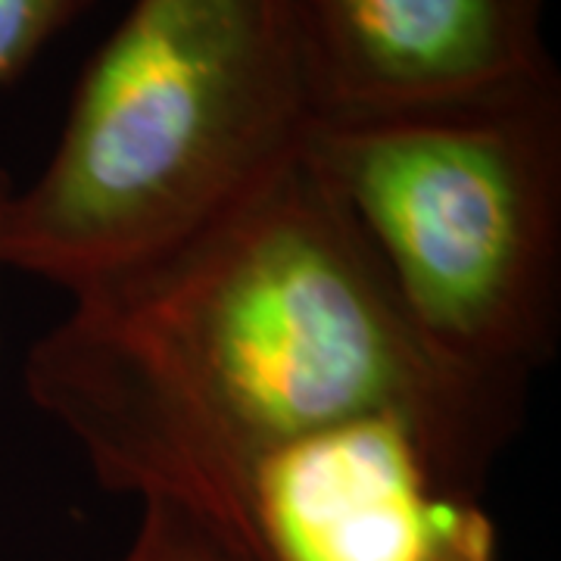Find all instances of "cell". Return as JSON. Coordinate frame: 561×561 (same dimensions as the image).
I'll return each instance as SVG.
<instances>
[{
  "instance_id": "5b68a950",
  "label": "cell",
  "mask_w": 561,
  "mask_h": 561,
  "mask_svg": "<svg viewBox=\"0 0 561 561\" xmlns=\"http://www.w3.org/2000/svg\"><path fill=\"white\" fill-rule=\"evenodd\" d=\"M549 0H290L319 119H362L561 79Z\"/></svg>"
},
{
  "instance_id": "ba28073f",
  "label": "cell",
  "mask_w": 561,
  "mask_h": 561,
  "mask_svg": "<svg viewBox=\"0 0 561 561\" xmlns=\"http://www.w3.org/2000/svg\"><path fill=\"white\" fill-rule=\"evenodd\" d=\"M13 179L0 169V225H3V209H7V201H10V194H13ZM0 272H3V260H0Z\"/></svg>"
},
{
  "instance_id": "8992f818",
  "label": "cell",
  "mask_w": 561,
  "mask_h": 561,
  "mask_svg": "<svg viewBox=\"0 0 561 561\" xmlns=\"http://www.w3.org/2000/svg\"><path fill=\"white\" fill-rule=\"evenodd\" d=\"M119 561H260L219 524L172 505L140 502V522Z\"/></svg>"
},
{
  "instance_id": "3957f363",
  "label": "cell",
  "mask_w": 561,
  "mask_h": 561,
  "mask_svg": "<svg viewBox=\"0 0 561 561\" xmlns=\"http://www.w3.org/2000/svg\"><path fill=\"white\" fill-rule=\"evenodd\" d=\"M302 162L446 365L524 393L561 334V79L319 119Z\"/></svg>"
},
{
  "instance_id": "6da1fadb",
  "label": "cell",
  "mask_w": 561,
  "mask_h": 561,
  "mask_svg": "<svg viewBox=\"0 0 561 561\" xmlns=\"http://www.w3.org/2000/svg\"><path fill=\"white\" fill-rule=\"evenodd\" d=\"M69 300L25 356L32 402L101 486L181 505L256 559L250 481L290 443L393 415L446 481L478 496L524 427V393L461 375L421 341L302 160Z\"/></svg>"
},
{
  "instance_id": "52a82bcc",
  "label": "cell",
  "mask_w": 561,
  "mask_h": 561,
  "mask_svg": "<svg viewBox=\"0 0 561 561\" xmlns=\"http://www.w3.org/2000/svg\"><path fill=\"white\" fill-rule=\"evenodd\" d=\"M91 3L94 0H0V88L20 79Z\"/></svg>"
},
{
  "instance_id": "7a4b0ae2",
  "label": "cell",
  "mask_w": 561,
  "mask_h": 561,
  "mask_svg": "<svg viewBox=\"0 0 561 561\" xmlns=\"http://www.w3.org/2000/svg\"><path fill=\"white\" fill-rule=\"evenodd\" d=\"M316 122L290 0H131L7 201L3 268L72 294L147 260L290 172Z\"/></svg>"
},
{
  "instance_id": "277c9868",
  "label": "cell",
  "mask_w": 561,
  "mask_h": 561,
  "mask_svg": "<svg viewBox=\"0 0 561 561\" xmlns=\"http://www.w3.org/2000/svg\"><path fill=\"white\" fill-rule=\"evenodd\" d=\"M262 561H500L496 524L393 415L343 421L262 461L247 500Z\"/></svg>"
}]
</instances>
